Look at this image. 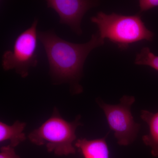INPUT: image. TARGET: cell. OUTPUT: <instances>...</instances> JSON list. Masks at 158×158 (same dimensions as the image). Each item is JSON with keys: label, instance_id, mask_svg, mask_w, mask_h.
Returning <instances> with one entry per match:
<instances>
[{"label": "cell", "instance_id": "1", "mask_svg": "<svg viewBox=\"0 0 158 158\" xmlns=\"http://www.w3.org/2000/svg\"><path fill=\"white\" fill-rule=\"evenodd\" d=\"M38 39L44 47L49 65L50 74L54 84L67 83L71 93H82L80 84L85 60L94 49L104 44L98 32L84 44H75L60 38L53 31L38 33Z\"/></svg>", "mask_w": 158, "mask_h": 158}, {"label": "cell", "instance_id": "2", "mask_svg": "<svg viewBox=\"0 0 158 158\" xmlns=\"http://www.w3.org/2000/svg\"><path fill=\"white\" fill-rule=\"evenodd\" d=\"M91 21L98 29L102 39H108L121 49L130 44L142 40L152 41L154 34L146 27L140 14L125 15L100 11L91 17Z\"/></svg>", "mask_w": 158, "mask_h": 158}, {"label": "cell", "instance_id": "3", "mask_svg": "<svg viewBox=\"0 0 158 158\" xmlns=\"http://www.w3.org/2000/svg\"><path fill=\"white\" fill-rule=\"evenodd\" d=\"M81 118L78 115L73 121H66L55 108L51 117L28 137L32 143L38 146L45 145L48 152L56 155L74 154L76 151L73 143L76 140L77 128L82 125Z\"/></svg>", "mask_w": 158, "mask_h": 158}, {"label": "cell", "instance_id": "4", "mask_svg": "<svg viewBox=\"0 0 158 158\" xmlns=\"http://www.w3.org/2000/svg\"><path fill=\"white\" fill-rule=\"evenodd\" d=\"M38 19L23 31L15 40L13 48L6 51L2 57V66L5 71L14 69L22 78L29 75V70L38 64L37 48Z\"/></svg>", "mask_w": 158, "mask_h": 158}, {"label": "cell", "instance_id": "5", "mask_svg": "<svg viewBox=\"0 0 158 158\" xmlns=\"http://www.w3.org/2000/svg\"><path fill=\"white\" fill-rule=\"evenodd\" d=\"M135 101V97L125 95L118 104L106 103L100 98L96 102L106 116L110 130L114 132L117 143L127 146L137 138L141 125L134 120L131 108Z\"/></svg>", "mask_w": 158, "mask_h": 158}, {"label": "cell", "instance_id": "6", "mask_svg": "<svg viewBox=\"0 0 158 158\" xmlns=\"http://www.w3.org/2000/svg\"><path fill=\"white\" fill-rule=\"evenodd\" d=\"M98 2L86 0H48V8L53 9L59 15V23L68 26L77 35L82 34L81 23L85 13L98 6Z\"/></svg>", "mask_w": 158, "mask_h": 158}, {"label": "cell", "instance_id": "7", "mask_svg": "<svg viewBox=\"0 0 158 158\" xmlns=\"http://www.w3.org/2000/svg\"><path fill=\"white\" fill-rule=\"evenodd\" d=\"M94 140L86 138L78 139L74 144L80 151L84 158H110V151L106 138Z\"/></svg>", "mask_w": 158, "mask_h": 158}, {"label": "cell", "instance_id": "8", "mask_svg": "<svg viewBox=\"0 0 158 158\" xmlns=\"http://www.w3.org/2000/svg\"><path fill=\"white\" fill-rule=\"evenodd\" d=\"M141 118L148 127V134L142 137L143 143L151 148V154L158 157V111L153 113L146 110L141 111Z\"/></svg>", "mask_w": 158, "mask_h": 158}, {"label": "cell", "instance_id": "9", "mask_svg": "<svg viewBox=\"0 0 158 158\" xmlns=\"http://www.w3.org/2000/svg\"><path fill=\"white\" fill-rule=\"evenodd\" d=\"M26 126L25 123L16 121L12 125L0 122V142L9 141L12 147L15 148L20 143L26 140L23 131Z\"/></svg>", "mask_w": 158, "mask_h": 158}, {"label": "cell", "instance_id": "10", "mask_svg": "<svg viewBox=\"0 0 158 158\" xmlns=\"http://www.w3.org/2000/svg\"><path fill=\"white\" fill-rule=\"evenodd\" d=\"M135 63L137 65L149 66L158 71V56L153 53L149 48L141 49L136 55Z\"/></svg>", "mask_w": 158, "mask_h": 158}, {"label": "cell", "instance_id": "11", "mask_svg": "<svg viewBox=\"0 0 158 158\" xmlns=\"http://www.w3.org/2000/svg\"><path fill=\"white\" fill-rule=\"evenodd\" d=\"M14 148L9 144L2 146L0 148V158H20L15 152Z\"/></svg>", "mask_w": 158, "mask_h": 158}, {"label": "cell", "instance_id": "12", "mask_svg": "<svg viewBox=\"0 0 158 158\" xmlns=\"http://www.w3.org/2000/svg\"><path fill=\"white\" fill-rule=\"evenodd\" d=\"M140 13L158 7V0H140L139 1Z\"/></svg>", "mask_w": 158, "mask_h": 158}]
</instances>
